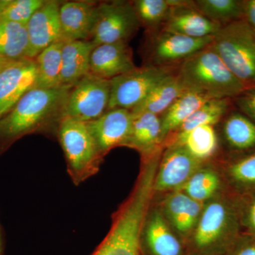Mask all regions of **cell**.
<instances>
[{
    "instance_id": "6da1fadb",
    "label": "cell",
    "mask_w": 255,
    "mask_h": 255,
    "mask_svg": "<svg viewBox=\"0 0 255 255\" xmlns=\"http://www.w3.org/2000/svg\"><path fill=\"white\" fill-rule=\"evenodd\" d=\"M156 172L153 164L142 167L131 195L93 255H140L142 227L153 195Z\"/></svg>"
},
{
    "instance_id": "7a4b0ae2",
    "label": "cell",
    "mask_w": 255,
    "mask_h": 255,
    "mask_svg": "<svg viewBox=\"0 0 255 255\" xmlns=\"http://www.w3.org/2000/svg\"><path fill=\"white\" fill-rule=\"evenodd\" d=\"M212 43L182 62L176 68V74L187 90L210 99H235L246 87L228 68Z\"/></svg>"
},
{
    "instance_id": "3957f363",
    "label": "cell",
    "mask_w": 255,
    "mask_h": 255,
    "mask_svg": "<svg viewBox=\"0 0 255 255\" xmlns=\"http://www.w3.org/2000/svg\"><path fill=\"white\" fill-rule=\"evenodd\" d=\"M72 87H36L26 92L12 110L0 119V138H14L39 129L53 119L60 121Z\"/></svg>"
},
{
    "instance_id": "277c9868",
    "label": "cell",
    "mask_w": 255,
    "mask_h": 255,
    "mask_svg": "<svg viewBox=\"0 0 255 255\" xmlns=\"http://www.w3.org/2000/svg\"><path fill=\"white\" fill-rule=\"evenodd\" d=\"M212 45L246 89L255 87V33L244 19L223 26Z\"/></svg>"
},
{
    "instance_id": "5b68a950",
    "label": "cell",
    "mask_w": 255,
    "mask_h": 255,
    "mask_svg": "<svg viewBox=\"0 0 255 255\" xmlns=\"http://www.w3.org/2000/svg\"><path fill=\"white\" fill-rule=\"evenodd\" d=\"M58 137L74 182L79 184L96 174L102 156L87 123L73 119H61Z\"/></svg>"
},
{
    "instance_id": "8992f818",
    "label": "cell",
    "mask_w": 255,
    "mask_h": 255,
    "mask_svg": "<svg viewBox=\"0 0 255 255\" xmlns=\"http://www.w3.org/2000/svg\"><path fill=\"white\" fill-rule=\"evenodd\" d=\"M240 214L236 206L225 199L209 201L193 231L194 246L200 251H206L231 241L239 228Z\"/></svg>"
},
{
    "instance_id": "52a82bcc",
    "label": "cell",
    "mask_w": 255,
    "mask_h": 255,
    "mask_svg": "<svg viewBox=\"0 0 255 255\" xmlns=\"http://www.w3.org/2000/svg\"><path fill=\"white\" fill-rule=\"evenodd\" d=\"M110 95L111 80L88 74L70 89L61 119L92 122L108 110Z\"/></svg>"
},
{
    "instance_id": "ba28073f",
    "label": "cell",
    "mask_w": 255,
    "mask_h": 255,
    "mask_svg": "<svg viewBox=\"0 0 255 255\" xmlns=\"http://www.w3.org/2000/svg\"><path fill=\"white\" fill-rule=\"evenodd\" d=\"M132 2L112 1L97 5L90 41L95 46L128 43L140 27Z\"/></svg>"
},
{
    "instance_id": "9c48e42d",
    "label": "cell",
    "mask_w": 255,
    "mask_h": 255,
    "mask_svg": "<svg viewBox=\"0 0 255 255\" xmlns=\"http://www.w3.org/2000/svg\"><path fill=\"white\" fill-rule=\"evenodd\" d=\"M175 70L174 68L147 65L112 79L108 110H133L161 80Z\"/></svg>"
},
{
    "instance_id": "30bf717a",
    "label": "cell",
    "mask_w": 255,
    "mask_h": 255,
    "mask_svg": "<svg viewBox=\"0 0 255 255\" xmlns=\"http://www.w3.org/2000/svg\"><path fill=\"white\" fill-rule=\"evenodd\" d=\"M214 37L191 38L159 29L149 32L146 42L147 65L174 68L214 41Z\"/></svg>"
},
{
    "instance_id": "8fae6325",
    "label": "cell",
    "mask_w": 255,
    "mask_h": 255,
    "mask_svg": "<svg viewBox=\"0 0 255 255\" xmlns=\"http://www.w3.org/2000/svg\"><path fill=\"white\" fill-rule=\"evenodd\" d=\"M202 161L182 145H169L161 155L154 183V192L177 190L203 167Z\"/></svg>"
},
{
    "instance_id": "7c38bea8",
    "label": "cell",
    "mask_w": 255,
    "mask_h": 255,
    "mask_svg": "<svg viewBox=\"0 0 255 255\" xmlns=\"http://www.w3.org/2000/svg\"><path fill=\"white\" fill-rule=\"evenodd\" d=\"M35 60L10 61L0 70V119L9 113L26 92L36 87Z\"/></svg>"
},
{
    "instance_id": "4fadbf2b",
    "label": "cell",
    "mask_w": 255,
    "mask_h": 255,
    "mask_svg": "<svg viewBox=\"0 0 255 255\" xmlns=\"http://www.w3.org/2000/svg\"><path fill=\"white\" fill-rule=\"evenodd\" d=\"M170 9L161 29L191 38L214 37L222 25L205 17L196 9L194 1L168 0Z\"/></svg>"
},
{
    "instance_id": "5bb4252c",
    "label": "cell",
    "mask_w": 255,
    "mask_h": 255,
    "mask_svg": "<svg viewBox=\"0 0 255 255\" xmlns=\"http://www.w3.org/2000/svg\"><path fill=\"white\" fill-rule=\"evenodd\" d=\"M61 3L46 1L27 23L28 36V59L34 60L46 48L63 41L59 10Z\"/></svg>"
},
{
    "instance_id": "9a60e30c",
    "label": "cell",
    "mask_w": 255,
    "mask_h": 255,
    "mask_svg": "<svg viewBox=\"0 0 255 255\" xmlns=\"http://www.w3.org/2000/svg\"><path fill=\"white\" fill-rule=\"evenodd\" d=\"M132 121L130 110L118 108L107 110L98 119L87 123L102 157L114 147L125 145Z\"/></svg>"
},
{
    "instance_id": "2e32d148",
    "label": "cell",
    "mask_w": 255,
    "mask_h": 255,
    "mask_svg": "<svg viewBox=\"0 0 255 255\" xmlns=\"http://www.w3.org/2000/svg\"><path fill=\"white\" fill-rule=\"evenodd\" d=\"M136 68L128 43L100 45L92 50L90 73L98 78L111 80Z\"/></svg>"
},
{
    "instance_id": "e0dca14e",
    "label": "cell",
    "mask_w": 255,
    "mask_h": 255,
    "mask_svg": "<svg viewBox=\"0 0 255 255\" xmlns=\"http://www.w3.org/2000/svg\"><path fill=\"white\" fill-rule=\"evenodd\" d=\"M97 5L87 1L61 3L59 15L64 42L90 41Z\"/></svg>"
},
{
    "instance_id": "ac0fdd59",
    "label": "cell",
    "mask_w": 255,
    "mask_h": 255,
    "mask_svg": "<svg viewBox=\"0 0 255 255\" xmlns=\"http://www.w3.org/2000/svg\"><path fill=\"white\" fill-rule=\"evenodd\" d=\"M162 206V214L174 232L187 237L196 228L204 204L182 191L175 190L167 196Z\"/></svg>"
},
{
    "instance_id": "d6986e66",
    "label": "cell",
    "mask_w": 255,
    "mask_h": 255,
    "mask_svg": "<svg viewBox=\"0 0 255 255\" xmlns=\"http://www.w3.org/2000/svg\"><path fill=\"white\" fill-rule=\"evenodd\" d=\"M141 239L152 255H182L181 242L161 210L154 209L147 213Z\"/></svg>"
},
{
    "instance_id": "ffe728a7",
    "label": "cell",
    "mask_w": 255,
    "mask_h": 255,
    "mask_svg": "<svg viewBox=\"0 0 255 255\" xmlns=\"http://www.w3.org/2000/svg\"><path fill=\"white\" fill-rule=\"evenodd\" d=\"M132 114L131 128L124 146L135 149L145 157L152 155L162 143L160 117L148 112Z\"/></svg>"
},
{
    "instance_id": "44dd1931",
    "label": "cell",
    "mask_w": 255,
    "mask_h": 255,
    "mask_svg": "<svg viewBox=\"0 0 255 255\" xmlns=\"http://www.w3.org/2000/svg\"><path fill=\"white\" fill-rule=\"evenodd\" d=\"M95 47L90 41L64 42L62 48L63 86H73L90 74V57Z\"/></svg>"
},
{
    "instance_id": "7402d4cb",
    "label": "cell",
    "mask_w": 255,
    "mask_h": 255,
    "mask_svg": "<svg viewBox=\"0 0 255 255\" xmlns=\"http://www.w3.org/2000/svg\"><path fill=\"white\" fill-rule=\"evenodd\" d=\"M211 100L206 96L191 90H186L174 101L162 115L161 139L162 142L172 135L189 117L206 101Z\"/></svg>"
},
{
    "instance_id": "603a6c76",
    "label": "cell",
    "mask_w": 255,
    "mask_h": 255,
    "mask_svg": "<svg viewBox=\"0 0 255 255\" xmlns=\"http://www.w3.org/2000/svg\"><path fill=\"white\" fill-rule=\"evenodd\" d=\"M186 90L175 70L173 73L161 80L141 103L130 112L132 114L148 112L161 116Z\"/></svg>"
},
{
    "instance_id": "cb8c5ba5",
    "label": "cell",
    "mask_w": 255,
    "mask_h": 255,
    "mask_svg": "<svg viewBox=\"0 0 255 255\" xmlns=\"http://www.w3.org/2000/svg\"><path fill=\"white\" fill-rule=\"evenodd\" d=\"M169 145L184 146L191 155L204 162L216 153L219 140L214 126L204 125L173 136Z\"/></svg>"
},
{
    "instance_id": "d4e9b609",
    "label": "cell",
    "mask_w": 255,
    "mask_h": 255,
    "mask_svg": "<svg viewBox=\"0 0 255 255\" xmlns=\"http://www.w3.org/2000/svg\"><path fill=\"white\" fill-rule=\"evenodd\" d=\"M64 41L58 42L41 52L35 62L37 67L36 87L44 89L62 87V48Z\"/></svg>"
},
{
    "instance_id": "484cf974",
    "label": "cell",
    "mask_w": 255,
    "mask_h": 255,
    "mask_svg": "<svg viewBox=\"0 0 255 255\" xmlns=\"http://www.w3.org/2000/svg\"><path fill=\"white\" fill-rule=\"evenodd\" d=\"M28 46L26 25L0 21V56L10 61L26 59Z\"/></svg>"
},
{
    "instance_id": "4316f807",
    "label": "cell",
    "mask_w": 255,
    "mask_h": 255,
    "mask_svg": "<svg viewBox=\"0 0 255 255\" xmlns=\"http://www.w3.org/2000/svg\"><path fill=\"white\" fill-rule=\"evenodd\" d=\"M223 134L228 145L238 150L255 147V123L240 112H232L225 119Z\"/></svg>"
},
{
    "instance_id": "83f0119b",
    "label": "cell",
    "mask_w": 255,
    "mask_h": 255,
    "mask_svg": "<svg viewBox=\"0 0 255 255\" xmlns=\"http://www.w3.org/2000/svg\"><path fill=\"white\" fill-rule=\"evenodd\" d=\"M196 9L214 22L225 26L244 18V1L196 0Z\"/></svg>"
},
{
    "instance_id": "f1b7e54d",
    "label": "cell",
    "mask_w": 255,
    "mask_h": 255,
    "mask_svg": "<svg viewBox=\"0 0 255 255\" xmlns=\"http://www.w3.org/2000/svg\"><path fill=\"white\" fill-rule=\"evenodd\" d=\"M230 105L231 99H211L206 101L172 135H182L201 126L216 125L227 113Z\"/></svg>"
},
{
    "instance_id": "f546056e",
    "label": "cell",
    "mask_w": 255,
    "mask_h": 255,
    "mask_svg": "<svg viewBox=\"0 0 255 255\" xmlns=\"http://www.w3.org/2000/svg\"><path fill=\"white\" fill-rule=\"evenodd\" d=\"M221 178L218 172L210 167H201L182 187V191L191 199L202 203L211 200L221 188Z\"/></svg>"
},
{
    "instance_id": "4dcf8cb0",
    "label": "cell",
    "mask_w": 255,
    "mask_h": 255,
    "mask_svg": "<svg viewBox=\"0 0 255 255\" xmlns=\"http://www.w3.org/2000/svg\"><path fill=\"white\" fill-rule=\"evenodd\" d=\"M140 26L147 31L161 29L168 16V0H135L132 2Z\"/></svg>"
},
{
    "instance_id": "1f68e13d",
    "label": "cell",
    "mask_w": 255,
    "mask_h": 255,
    "mask_svg": "<svg viewBox=\"0 0 255 255\" xmlns=\"http://www.w3.org/2000/svg\"><path fill=\"white\" fill-rule=\"evenodd\" d=\"M44 0H0V21L26 25Z\"/></svg>"
},
{
    "instance_id": "d6a6232c",
    "label": "cell",
    "mask_w": 255,
    "mask_h": 255,
    "mask_svg": "<svg viewBox=\"0 0 255 255\" xmlns=\"http://www.w3.org/2000/svg\"><path fill=\"white\" fill-rule=\"evenodd\" d=\"M228 174L233 184L241 188L255 187V152L233 162Z\"/></svg>"
},
{
    "instance_id": "836d02e7",
    "label": "cell",
    "mask_w": 255,
    "mask_h": 255,
    "mask_svg": "<svg viewBox=\"0 0 255 255\" xmlns=\"http://www.w3.org/2000/svg\"><path fill=\"white\" fill-rule=\"evenodd\" d=\"M235 99L242 114L255 123V87L246 89Z\"/></svg>"
},
{
    "instance_id": "e575fe53",
    "label": "cell",
    "mask_w": 255,
    "mask_h": 255,
    "mask_svg": "<svg viewBox=\"0 0 255 255\" xmlns=\"http://www.w3.org/2000/svg\"><path fill=\"white\" fill-rule=\"evenodd\" d=\"M243 212L242 221L248 231L255 237V196L249 201Z\"/></svg>"
},
{
    "instance_id": "d590c367",
    "label": "cell",
    "mask_w": 255,
    "mask_h": 255,
    "mask_svg": "<svg viewBox=\"0 0 255 255\" xmlns=\"http://www.w3.org/2000/svg\"><path fill=\"white\" fill-rule=\"evenodd\" d=\"M248 26L255 33V0L244 1V18Z\"/></svg>"
},
{
    "instance_id": "8d00e7d4",
    "label": "cell",
    "mask_w": 255,
    "mask_h": 255,
    "mask_svg": "<svg viewBox=\"0 0 255 255\" xmlns=\"http://www.w3.org/2000/svg\"><path fill=\"white\" fill-rule=\"evenodd\" d=\"M235 255H255V238L243 241Z\"/></svg>"
},
{
    "instance_id": "74e56055",
    "label": "cell",
    "mask_w": 255,
    "mask_h": 255,
    "mask_svg": "<svg viewBox=\"0 0 255 255\" xmlns=\"http://www.w3.org/2000/svg\"><path fill=\"white\" fill-rule=\"evenodd\" d=\"M10 60L5 59L3 57L0 56V70L3 68H4L8 63H9Z\"/></svg>"
},
{
    "instance_id": "f35d334b",
    "label": "cell",
    "mask_w": 255,
    "mask_h": 255,
    "mask_svg": "<svg viewBox=\"0 0 255 255\" xmlns=\"http://www.w3.org/2000/svg\"><path fill=\"white\" fill-rule=\"evenodd\" d=\"M0 254H1V238H0Z\"/></svg>"
}]
</instances>
